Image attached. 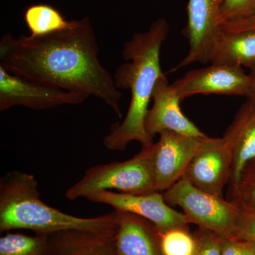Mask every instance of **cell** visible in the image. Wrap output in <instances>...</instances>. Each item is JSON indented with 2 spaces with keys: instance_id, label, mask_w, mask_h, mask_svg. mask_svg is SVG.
Returning a JSON list of instances; mask_svg holds the SVG:
<instances>
[{
  "instance_id": "cell-1",
  "label": "cell",
  "mask_w": 255,
  "mask_h": 255,
  "mask_svg": "<svg viewBox=\"0 0 255 255\" xmlns=\"http://www.w3.org/2000/svg\"><path fill=\"white\" fill-rule=\"evenodd\" d=\"M88 17L70 28L41 36L6 33L0 41V65L20 76L103 101L122 117V92L101 64Z\"/></svg>"
},
{
  "instance_id": "cell-2",
  "label": "cell",
  "mask_w": 255,
  "mask_h": 255,
  "mask_svg": "<svg viewBox=\"0 0 255 255\" xmlns=\"http://www.w3.org/2000/svg\"><path fill=\"white\" fill-rule=\"evenodd\" d=\"M169 23L164 18L153 21L147 31L136 33L124 45L122 57L126 63L116 70L113 78L117 88L129 90L130 105L122 124H114L103 140L106 148L125 150L130 142L142 146L153 143L145 128L149 104L161 70L160 50L169 35Z\"/></svg>"
},
{
  "instance_id": "cell-3",
  "label": "cell",
  "mask_w": 255,
  "mask_h": 255,
  "mask_svg": "<svg viewBox=\"0 0 255 255\" xmlns=\"http://www.w3.org/2000/svg\"><path fill=\"white\" fill-rule=\"evenodd\" d=\"M17 229L47 236L70 230L110 233L117 230V221L114 211L81 218L51 207L41 200L34 176L12 170L0 179V232Z\"/></svg>"
},
{
  "instance_id": "cell-4",
  "label": "cell",
  "mask_w": 255,
  "mask_h": 255,
  "mask_svg": "<svg viewBox=\"0 0 255 255\" xmlns=\"http://www.w3.org/2000/svg\"><path fill=\"white\" fill-rule=\"evenodd\" d=\"M154 154L153 142L142 146L137 155L127 160L93 166L87 169L78 182L69 188L65 192V198L75 201L105 190L132 194L157 192Z\"/></svg>"
},
{
  "instance_id": "cell-5",
  "label": "cell",
  "mask_w": 255,
  "mask_h": 255,
  "mask_svg": "<svg viewBox=\"0 0 255 255\" xmlns=\"http://www.w3.org/2000/svg\"><path fill=\"white\" fill-rule=\"evenodd\" d=\"M162 195L169 206L183 210L189 223L221 238L234 237L241 211L232 201L201 190L183 178Z\"/></svg>"
},
{
  "instance_id": "cell-6",
  "label": "cell",
  "mask_w": 255,
  "mask_h": 255,
  "mask_svg": "<svg viewBox=\"0 0 255 255\" xmlns=\"http://www.w3.org/2000/svg\"><path fill=\"white\" fill-rule=\"evenodd\" d=\"M87 97L11 73L0 65V111L14 107L45 110L80 105Z\"/></svg>"
},
{
  "instance_id": "cell-7",
  "label": "cell",
  "mask_w": 255,
  "mask_h": 255,
  "mask_svg": "<svg viewBox=\"0 0 255 255\" xmlns=\"http://www.w3.org/2000/svg\"><path fill=\"white\" fill-rule=\"evenodd\" d=\"M223 2L224 0H189L187 24L182 31L189 43V51L172 72L191 64L210 63L215 43L223 31Z\"/></svg>"
},
{
  "instance_id": "cell-8",
  "label": "cell",
  "mask_w": 255,
  "mask_h": 255,
  "mask_svg": "<svg viewBox=\"0 0 255 255\" xmlns=\"http://www.w3.org/2000/svg\"><path fill=\"white\" fill-rule=\"evenodd\" d=\"M85 199L140 216L152 223L159 233L172 228H189L190 224L185 215L166 202L161 192L132 194L105 190L90 194Z\"/></svg>"
},
{
  "instance_id": "cell-9",
  "label": "cell",
  "mask_w": 255,
  "mask_h": 255,
  "mask_svg": "<svg viewBox=\"0 0 255 255\" xmlns=\"http://www.w3.org/2000/svg\"><path fill=\"white\" fill-rule=\"evenodd\" d=\"M250 85L249 74L242 67L214 63L188 72L172 84L181 101L195 95L211 94L248 97Z\"/></svg>"
},
{
  "instance_id": "cell-10",
  "label": "cell",
  "mask_w": 255,
  "mask_h": 255,
  "mask_svg": "<svg viewBox=\"0 0 255 255\" xmlns=\"http://www.w3.org/2000/svg\"><path fill=\"white\" fill-rule=\"evenodd\" d=\"M159 135L158 141L154 143V174L156 191L162 193L184 177L191 159L209 136H189L169 130Z\"/></svg>"
},
{
  "instance_id": "cell-11",
  "label": "cell",
  "mask_w": 255,
  "mask_h": 255,
  "mask_svg": "<svg viewBox=\"0 0 255 255\" xmlns=\"http://www.w3.org/2000/svg\"><path fill=\"white\" fill-rule=\"evenodd\" d=\"M232 162L231 151L222 137H207L182 178L201 190L223 196L229 183Z\"/></svg>"
},
{
  "instance_id": "cell-12",
  "label": "cell",
  "mask_w": 255,
  "mask_h": 255,
  "mask_svg": "<svg viewBox=\"0 0 255 255\" xmlns=\"http://www.w3.org/2000/svg\"><path fill=\"white\" fill-rule=\"evenodd\" d=\"M152 100V108L149 109L145 121L146 132L152 138L167 130L189 136H208L183 113L180 107L182 101L165 75L157 80Z\"/></svg>"
},
{
  "instance_id": "cell-13",
  "label": "cell",
  "mask_w": 255,
  "mask_h": 255,
  "mask_svg": "<svg viewBox=\"0 0 255 255\" xmlns=\"http://www.w3.org/2000/svg\"><path fill=\"white\" fill-rule=\"evenodd\" d=\"M222 138L232 155L230 188L239 182L247 164L255 159V100L248 99Z\"/></svg>"
},
{
  "instance_id": "cell-14",
  "label": "cell",
  "mask_w": 255,
  "mask_h": 255,
  "mask_svg": "<svg viewBox=\"0 0 255 255\" xmlns=\"http://www.w3.org/2000/svg\"><path fill=\"white\" fill-rule=\"evenodd\" d=\"M114 240L120 255H163L155 226L137 215L114 210Z\"/></svg>"
},
{
  "instance_id": "cell-15",
  "label": "cell",
  "mask_w": 255,
  "mask_h": 255,
  "mask_svg": "<svg viewBox=\"0 0 255 255\" xmlns=\"http://www.w3.org/2000/svg\"><path fill=\"white\" fill-rule=\"evenodd\" d=\"M116 231H60L48 235L52 255H120L114 240Z\"/></svg>"
},
{
  "instance_id": "cell-16",
  "label": "cell",
  "mask_w": 255,
  "mask_h": 255,
  "mask_svg": "<svg viewBox=\"0 0 255 255\" xmlns=\"http://www.w3.org/2000/svg\"><path fill=\"white\" fill-rule=\"evenodd\" d=\"M210 63L255 68V29L222 31L211 52Z\"/></svg>"
},
{
  "instance_id": "cell-17",
  "label": "cell",
  "mask_w": 255,
  "mask_h": 255,
  "mask_svg": "<svg viewBox=\"0 0 255 255\" xmlns=\"http://www.w3.org/2000/svg\"><path fill=\"white\" fill-rule=\"evenodd\" d=\"M24 18L32 36L62 31L73 24V21H67L58 10L46 4L29 6L25 12Z\"/></svg>"
},
{
  "instance_id": "cell-18",
  "label": "cell",
  "mask_w": 255,
  "mask_h": 255,
  "mask_svg": "<svg viewBox=\"0 0 255 255\" xmlns=\"http://www.w3.org/2000/svg\"><path fill=\"white\" fill-rule=\"evenodd\" d=\"M0 255H52L48 236L6 233L0 238Z\"/></svg>"
},
{
  "instance_id": "cell-19",
  "label": "cell",
  "mask_w": 255,
  "mask_h": 255,
  "mask_svg": "<svg viewBox=\"0 0 255 255\" xmlns=\"http://www.w3.org/2000/svg\"><path fill=\"white\" fill-rule=\"evenodd\" d=\"M159 233V232H158ZM163 255H195L197 240L189 228H175L159 233Z\"/></svg>"
},
{
  "instance_id": "cell-20",
  "label": "cell",
  "mask_w": 255,
  "mask_h": 255,
  "mask_svg": "<svg viewBox=\"0 0 255 255\" xmlns=\"http://www.w3.org/2000/svg\"><path fill=\"white\" fill-rule=\"evenodd\" d=\"M243 214L255 216V178L242 177L228 188V199Z\"/></svg>"
},
{
  "instance_id": "cell-21",
  "label": "cell",
  "mask_w": 255,
  "mask_h": 255,
  "mask_svg": "<svg viewBox=\"0 0 255 255\" xmlns=\"http://www.w3.org/2000/svg\"><path fill=\"white\" fill-rule=\"evenodd\" d=\"M255 14V0H224L221 26L224 23L237 21Z\"/></svg>"
},
{
  "instance_id": "cell-22",
  "label": "cell",
  "mask_w": 255,
  "mask_h": 255,
  "mask_svg": "<svg viewBox=\"0 0 255 255\" xmlns=\"http://www.w3.org/2000/svg\"><path fill=\"white\" fill-rule=\"evenodd\" d=\"M194 234L198 245L195 255H221V236L199 228Z\"/></svg>"
},
{
  "instance_id": "cell-23",
  "label": "cell",
  "mask_w": 255,
  "mask_h": 255,
  "mask_svg": "<svg viewBox=\"0 0 255 255\" xmlns=\"http://www.w3.org/2000/svg\"><path fill=\"white\" fill-rule=\"evenodd\" d=\"M221 255H255V244L238 237L222 238Z\"/></svg>"
},
{
  "instance_id": "cell-24",
  "label": "cell",
  "mask_w": 255,
  "mask_h": 255,
  "mask_svg": "<svg viewBox=\"0 0 255 255\" xmlns=\"http://www.w3.org/2000/svg\"><path fill=\"white\" fill-rule=\"evenodd\" d=\"M234 237L242 238L255 244V216L241 212Z\"/></svg>"
},
{
  "instance_id": "cell-25",
  "label": "cell",
  "mask_w": 255,
  "mask_h": 255,
  "mask_svg": "<svg viewBox=\"0 0 255 255\" xmlns=\"http://www.w3.org/2000/svg\"><path fill=\"white\" fill-rule=\"evenodd\" d=\"M225 31L236 32L255 29V14L250 17L224 23L221 26Z\"/></svg>"
},
{
  "instance_id": "cell-26",
  "label": "cell",
  "mask_w": 255,
  "mask_h": 255,
  "mask_svg": "<svg viewBox=\"0 0 255 255\" xmlns=\"http://www.w3.org/2000/svg\"><path fill=\"white\" fill-rule=\"evenodd\" d=\"M251 78V85H250V92L247 99L255 100V68L251 70L249 73Z\"/></svg>"
}]
</instances>
